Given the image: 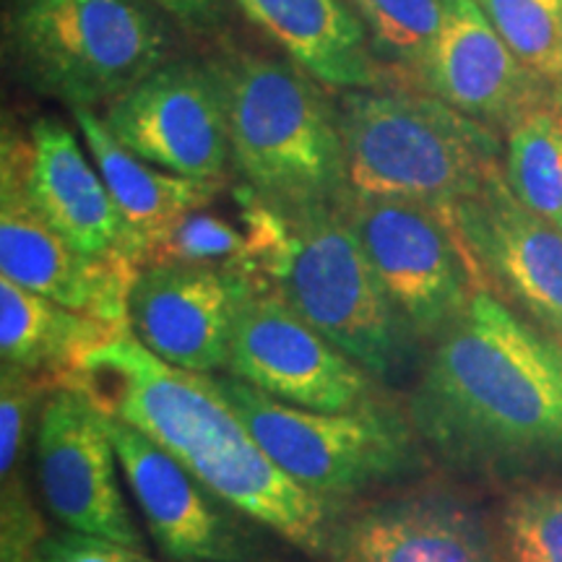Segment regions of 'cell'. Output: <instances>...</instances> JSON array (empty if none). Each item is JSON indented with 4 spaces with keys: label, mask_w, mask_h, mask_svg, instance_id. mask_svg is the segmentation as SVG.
I'll return each instance as SVG.
<instances>
[{
    "label": "cell",
    "mask_w": 562,
    "mask_h": 562,
    "mask_svg": "<svg viewBox=\"0 0 562 562\" xmlns=\"http://www.w3.org/2000/svg\"><path fill=\"white\" fill-rule=\"evenodd\" d=\"M214 381L263 453L323 501L339 505L425 472V442L406 406L391 398L351 412H315L266 396L232 375Z\"/></svg>",
    "instance_id": "cell-6"
},
{
    "label": "cell",
    "mask_w": 562,
    "mask_h": 562,
    "mask_svg": "<svg viewBox=\"0 0 562 562\" xmlns=\"http://www.w3.org/2000/svg\"><path fill=\"white\" fill-rule=\"evenodd\" d=\"M0 277L110 326L131 331L128 294L138 269L74 248L42 216L26 188V138L3 133Z\"/></svg>",
    "instance_id": "cell-10"
},
{
    "label": "cell",
    "mask_w": 562,
    "mask_h": 562,
    "mask_svg": "<svg viewBox=\"0 0 562 562\" xmlns=\"http://www.w3.org/2000/svg\"><path fill=\"white\" fill-rule=\"evenodd\" d=\"M347 199L414 201L451 211L503 172L501 144L435 94L341 91L334 102Z\"/></svg>",
    "instance_id": "cell-4"
},
{
    "label": "cell",
    "mask_w": 562,
    "mask_h": 562,
    "mask_svg": "<svg viewBox=\"0 0 562 562\" xmlns=\"http://www.w3.org/2000/svg\"><path fill=\"white\" fill-rule=\"evenodd\" d=\"M323 562H513L474 505L440 487H406L334 510Z\"/></svg>",
    "instance_id": "cell-12"
},
{
    "label": "cell",
    "mask_w": 562,
    "mask_h": 562,
    "mask_svg": "<svg viewBox=\"0 0 562 562\" xmlns=\"http://www.w3.org/2000/svg\"><path fill=\"white\" fill-rule=\"evenodd\" d=\"M256 284L245 269L144 266L128 294L131 334L175 368L224 372L237 318Z\"/></svg>",
    "instance_id": "cell-14"
},
{
    "label": "cell",
    "mask_w": 562,
    "mask_h": 562,
    "mask_svg": "<svg viewBox=\"0 0 562 562\" xmlns=\"http://www.w3.org/2000/svg\"><path fill=\"white\" fill-rule=\"evenodd\" d=\"M453 229L480 271L550 336H562V229L510 193L505 172L451 209Z\"/></svg>",
    "instance_id": "cell-16"
},
{
    "label": "cell",
    "mask_w": 562,
    "mask_h": 562,
    "mask_svg": "<svg viewBox=\"0 0 562 562\" xmlns=\"http://www.w3.org/2000/svg\"><path fill=\"white\" fill-rule=\"evenodd\" d=\"M229 117L232 161L248 188L279 206L347 201L336 108L292 63L235 55L216 66Z\"/></svg>",
    "instance_id": "cell-5"
},
{
    "label": "cell",
    "mask_w": 562,
    "mask_h": 562,
    "mask_svg": "<svg viewBox=\"0 0 562 562\" xmlns=\"http://www.w3.org/2000/svg\"><path fill=\"white\" fill-rule=\"evenodd\" d=\"M60 385L83 391L102 414L144 432L229 508L321 558L336 505L263 453L214 375L175 368L125 331L87 351Z\"/></svg>",
    "instance_id": "cell-2"
},
{
    "label": "cell",
    "mask_w": 562,
    "mask_h": 562,
    "mask_svg": "<svg viewBox=\"0 0 562 562\" xmlns=\"http://www.w3.org/2000/svg\"><path fill=\"white\" fill-rule=\"evenodd\" d=\"M151 263L220 266V269H245L252 273L245 232H237L229 222L211 216L203 209L188 214L161 237L144 266Z\"/></svg>",
    "instance_id": "cell-26"
},
{
    "label": "cell",
    "mask_w": 562,
    "mask_h": 562,
    "mask_svg": "<svg viewBox=\"0 0 562 562\" xmlns=\"http://www.w3.org/2000/svg\"><path fill=\"white\" fill-rule=\"evenodd\" d=\"M34 467L45 505L63 529L144 550L117 484L121 463L108 417L87 393L74 385L50 393L34 435Z\"/></svg>",
    "instance_id": "cell-13"
},
{
    "label": "cell",
    "mask_w": 562,
    "mask_h": 562,
    "mask_svg": "<svg viewBox=\"0 0 562 562\" xmlns=\"http://www.w3.org/2000/svg\"><path fill=\"white\" fill-rule=\"evenodd\" d=\"M125 334L0 277V355L9 368L63 383L81 357Z\"/></svg>",
    "instance_id": "cell-21"
},
{
    "label": "cell",
    "mask_w": 562,
    "mask_h": 562,
    "mask_svg": "<svg viewBox=\"0 0 562 562\" xmlns=\"http://www.w3.org/2000/svg\"><path fill=\"white\" fill-rule=\"evenodd\" d=\"M344 214L417 339H438L484 290L451 211L414 201L347 199Z\"/></svg>",
    "instance_id": "cell-8"
},
{
    "label": "cell",
    "mask_w": 562,
    "mask_h": 562,
    "mask_svg": "<svg viewBox=\"0 0 562 562\" xmlns=\"http://www.w3.org/2000/svg\"><path fill=\"white\" fill-rule=\"evenodd\" d=\"M406 412L427 453L459 472L562 467V351L480 290L432 341Z\"/></svg>",
    "instance_id": "cell-1"
},
{
    "label": "cell",
    "mask_w": 562,
    "mask_h": 562,
    "mask_svg": "<svg viewBox=\"0 0 562 562\" xmlns=\"http://www.w3.org/2000/svg\"><path fill=\"white\" fill-rule=\"evenodd\" d=\"M108 417V414H104ZM125 482L151 539L175 562H256V533L165 448L121 419L108 417Z\"/></svg>",
    "instance_id": "cell-15"
},
{
    "label": "cell",
    "mask_w": 562,
    "mask_h": 562,
    "mask_svg": "<svg viewBox=\"0 0 562 562\" xmlns=\"http://www.w3.org/2000/svg\"><path fill=\"white\" fill-rule=\"evenodd\" d=\"M558 227H560V229H562V220H560V222H558Z\"/></svg>",
    "instance_id": "cell-30"
},
{
    "label": "cell",
    "mask_w": 562,
    "mask_h": 562,
    "mask_svg": "<svg viewBox=\"0 0 562 562\" xmlns=\"http://www.w3.org/2000/svg\"><path fill=\"white\" fill-rule=\"evenodd\" d=\"M26 562H157L138 547L74 529L47 531Z\"/></svg>",
    "instance_id": "cell-27"
},
{
    "label": "cell",
    "mask_w": 562,
    "mask_h": 562,
    "mask_svg": "<svg viewBox=\"0 0 562 562\" xmlns=\"http://www.w3.org/2000/svg\"><path fill=\"white\" fill-rule=\"evenodd\" d=\"M5 40L34 87L87 110L121 100L170 50L138 0H13Z\"/></svg>",
    "instance_id": "cell-7"
},
{
    "label": "cell",
    "mask_w": 562,
    "mask_h": 562,
    "mask_svg": "<svg viewBox=\"0 0 562 562\" xmlns=\"http://www.w3.org/2000/svg\"><path fill=\"white\" fill-rule=\"evenodd\" d=\"M245 237L252 277L378 381L409 370L414 341L344 203L279 206L245 188Z\"/></svg>",
    "instance_id": "cell-3"
},
{
    "label": "cell",
    "mask_w": 562,
    "mask_h": 562,
    "mask_svg": "<svg viewBox=\"0 0 562 562\" xmlns=\"http://www.w3.org/2000/svg\"><path fill=\"white\" fill-rule=\"evenodd\" d=\"M552 339H554V344H558L560 351H562V336H552Z\"/></svg>",
    "instance_id": "cell-29"
},
{
    "label": "cell",
    "mask_w": 562,
    "mask_h": 562,
    "mask_svg": "<svg viewBox=\"0 0 562 562\" xmlns=\"http://www.w3.org/2000/svg\"><path fill=\"white\" fill-rule=\"evenodd\" d=\"M193 32H209L222 21L220 0H149Z\"/></svg>",
    "instance_id": "cell-28"
},
{
    "label": "cell",
    "mask_w": 562,
    "mask_h": 562,
    "mask_svg": "<svg viewBox=\"0 0 562 562\" xmlns=\"http://www.w3.org/2000/svg\"><path fill=\"white\" fill-rule=\"evenodd\" d=\"M26 188L42 216L74 248L133 266L128 232L100 170L74 133L50 117L34 123L26 136Z\"/></svg>",
    "instance_id": "cell-18"
},
{
    "label": "cell",
    "mask_w": 562,
    "mask_h": 562,
    "mask_svg": "<svg viewBox=\"0 0 562 562\" xmlns=\"http://www.w3.org/2000/svg\"><path fill=\"white\" fill-rule=\"evenodd\" d=\"M224 375L315 412H351L385 398L372 372L315 331L261 281L237 318Z\"/></svg>",
    "instance_id": "cell-9"
},
{
    "label": "cell",
    "mask_w": 562,
    "mask_h": 562,
    "mask_svg": "<svg viewBox=\"0 0 562 562\" xmlns=\"http://www.w3.org/2000/svg\"><path fill=\"white\" fill-rule=\"evenodd\" d=\"M245 16L321 87L378 89L368 32L344 0H235Z\"/></svg>",
    "instance_id": "cell-20"
},
{
    "label": "cell",
    "mask_w": 562,
    "mask_h": 562,
    "mask_svg": "<svg viewBox=\"0 0 562 562\" xmlns=\"http://www.w3.org/2000/svg\"><path fill=\"white\" fill-rule=\"evenodd\" d=\"M70 110L128 232L133 266L144 269L146 258L161 237L188 214L206 206L214 199L220 182L191 180L159 170L125 149L102 117L94 115V110Z\"/></svg>",
    "instance_id": "cell-19"
},
{
    "label": "cell",
    "mask_w": 562,
    "mask_h": 562,
    "mask_svg": "<svg viewBox=\"0 0 562 562\" xmlns=\"http://www.w3.org/2000/svg\"><path fill=\"white\" fill-rule=\"evenodd\" d=\"M501 529L513 562H562V484L510 495Z\"/></svg>",
    "instance_id": "cell-25"
},
{
    "label": "cell",
    "mask_w": 562,
    "mask_h": 562,
    "mask_svg": "<svg viewBox=\"0 0 562 562\" xmlns=\"http://www.w3.org/2000/svg\"><path fill=\"white\" fill-rule=\"evenodd\" d=\"M368 32L378 60L425 83L442 30V0H344Z\"/></svg>",
    "instance_id": "cell-23"
},
{
    "label": "cell",
    "mask_w": 562,
    "mask_h": 562,
    "mask_svg": "<svg viewBox=\"0 0 562 562\" xmlns=\"http://www.w3.org/2000/svg\"><path fill=\"white\" fill-rule=\"evenodd\" d=\"M505 45L539 79L562 83V0H476Z\"/></svg>",
    "instance_id": "cell-24"
},
{
    "label": "cell",
    "mask_w": 562,
    "mask_h": 562,
    "mask_svg": "<svg viewBox=\"0 0 562 562\" xmlns=\"http://www.w3.org/2000/svg\"><path fill=\"white\" fill-rule=\"evenodd\" d=\"M547 83L516 58L476 0H442L425 87L487 128H508Z\"/></svg>",
    "instance_id": "cell-17"
},
{
    "label": "cell",
    "mask_w": 562,
    "mask_h": 562,
    "mask_svg": "<svg viewBox=\"0 0 562 562\" xmlns=\"http://www.w3.org/2000/svg\"><path fill=\"white\" fill-rule=\"evenodd\" d=\"M102 121L125 149L180 178L220 182L232 159L216 66L167 60L112 102Z\"/></svg>",
    "instance_id": "cell-11"
},
{
    "label": "cell",
    "mask_w": 562,
    "mask_h": 562,
    "mask_svg": "<svg viewBox=\"0 0 562 562\" xmlns=\"http://www.w3.org/2000/svg\"><path fill=\"white\" fill-rule=\"evenodd\" d=\"M503 172L526 209L554 224L562 220V83H547L508 125Z\"/></svg>",
    "instance_id": "cell-22"
}]
</instances>
